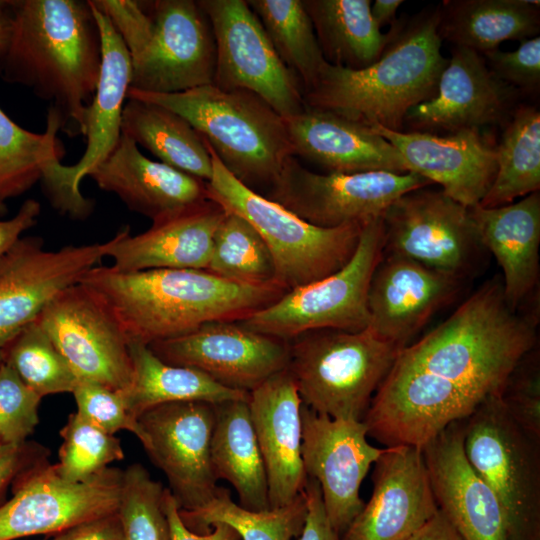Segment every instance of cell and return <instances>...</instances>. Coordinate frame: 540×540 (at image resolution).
I'll return each instance as SVG.
<instances>
[{
  "label": "cell",
  "mask_w": 540,
  "mask_h": 540,
  "mask_svg": "<svg viewBox=\"0 0 540 540\" xmlns=\"http://www.w3.org/2000/svg\"><path fill=\"white\" fill-rule=\"evenodd\" d=\"M0 78L49 103L69 136L84 135L101 73L102 37L89 0H10Z\"/></svg>",
  "instance_id": "cell-1"
},
{
  "label": "cell",
  "mask_w": 540,
  "mask_h": 540,
  "mask_svg": "<svg viewBox=\"0 0 540 540\" xmlns=\"http://www.w3.org/2000/svg\"><path fill=\"white\" fill-rule=\"evenodd\" d=\"M79 283L115 318L129 342L149 345L188 333L212 321H242L278 300L276 283L251 285L202 269L125 272L95 266Z\"/></svg>",
  "instance_id": "cell-2"
},
{
  "label": "cell",
  "mask_w": 540,
  "mask_h": 540,
  "mask_svg": "<svg viewBox=\"0 0 540 540\" xmlns=\"http://www.w3.org/2000/svg\"><path fill=\"white\" fill-rule=\"evenodd\" d=\"M536 341V320L506 302L499 280L486 282L446 320L398 353L394 365L423 371L484 402L501 396Z\"/></svg>",
  "instance_id": "cell-3"
},
{
  "label": "cell",
  "mask_w": 540,
  "mask_h": 540,
  "mask_svg": "<svg viewBox=\"0 0 540 540\" xmlns=\"http://www.w3.org/2000/svg\"><path fill=\"white\" fill-rule=\"evenodd\" d=\"M439 20V7L402 20L381 56L363 69L326 62L315 84L304 92L305 106L402 131L407 112L435 94L448 62L441 53Z\"/></svg>",
  "instance_id": "cell-4"
},
{
  "label": "cell",
  "mask_w": 540,
  "mask_h": 540,
  "mask_svg": "<svg viewBox=\"0 0 540 540\" xmlns=\"http://www.w3.org/2000/svg\"><path fill=\"white\" fill-rule=\"evenodd\" d=\"M158 104L186 119L223 166L256 191L269 188L295 157L284 118L257 94L214 84L159 94L129 88L127 99Z\"/></svg>",
  "instance_id": "cell-5"
},
{
  "label": "cell",
  "mask_w": 540,
  "mask_h": 540,
  "mask_svg": "<svg viewBox=\"0 0 540 540\" xmlns=\"http://www.w3.org/2000/svg\"><path fill=\"white\" fill-rule=\"evenodd\" d=\"M212 159L209 199L244 218L261 236L274 261L276 282L286 291L322 279L353 256L359 223L326 228L313 225L236 179L205 140Z\"/></svg>",
  "instance_id": "cell-6"
},
{
  "label": "cell",
  "mask_w": 540,
  "mask_h": 540,
  "mask_svg": "<svg viewBox=\"0 0 540 540\" xmlns=\"http://www.w3.org/2000/svg\"><path fill=\"white\" fill-rule=\"evenodd\" d=\"M288 343L287 370L302 404L334 419L363 420L401 350L368 327L316 330Z\"/></svg>",
  "instance_id": "cell-7"
},
{
  "label": "cell",
  "mask_w": 540,
  "mask_h": 540,
  "mask_svg": "<svg viewBox=\"0 0 540 540\" xmlns=\"http://www.w3.org/2000/svg\"><path fill=\"white\" fill-rule=\"evenodd\" d=\"M383 252L381 215L362 225L357 248L341 269L286 291L278 300L239 323L285 341L316 330H363L369 323L370 281Z\"/></svg>",
  "instance_id": "cell-8"
},
{
  "label": "cell",
  "mask_w": 540,
  "mask_h": 540,
  "mask_svg": "<svg viewBox=\"0 0 540 540\" xmlns=\"http://www.w3.org/2000/svg\"><path fill=\"white\" fill-rule=\"evenodd\" d=\"M536 439L508 411L501 396L482 402L463 424L465 456L497 497L512 540H523L539 519L540 472Z\"/></svg>",
  "instance_id": "cell-9"
},
{
  "label": "cell",
  "mask_w": 540,
  "mask_h": 540,
  "mask_svg": "<svg viewBox=\"0 0 540 540\" xmlns=\"http://www.w3.org/2000/svg\"><path fill=\"white\" fill-rule=\"evenodd\" d=\"M48 456L13 480V497L0 505V540L58 534L75 525L117 513L124 470L107 467L81 482L60 476Z\"/></svg>",
  "instance_id": "cell-10"
},
{
  "label": "cell",
  "mask_w": 540,
  "mask_h": 540,
  "mask_svg": "<svg viewBox=\"0 0 540 540\" xmlns=\"http://www.w3.org/2000/svg\"><path fill=\"white\" fill-rule=\"evenodd\" d=\"M431 185L414 172L320 174L291 157L264 196L313 225L333 228L363 224L402 195Z\"/></svg>",
  "instance_id": "cell-11"
},
{
  "label": "cell",
  "mask_w": 540,
  "mask_h": 540,
  "mask_svg": "<svg viewBox=\"0 0 540 540\" xmlns=\"http://www.w3.org/2000/svg\"><path fill=\"white\" fill-rule=\"evenodd\" d=\"M216 47L213 84L244 89L265 100L283 118L305 109L297 76L282 62L259 18L245 0H199Z\"/></svg>",
  "instance_id": "cell-12"
},
{
  "label": "cell",
  "mask_w": 540,
  "mask_h": 540,
  "mask_svg": "<svg viewBox=\"0 0 540 540\" xmlns=\"http://www.w3.org/2000/svg\"><path fill=\"white\" fill-rule=\"evenodd\" d=\"M89 1L100 29L103 56L98 86L85 115L86 149L77 163L67 166L56 162L40 180L51 205L59 213L77 220L86 219L93 212L94 201L81 194L79 185L118 143L131 82V59L123 40L109 18Z\"/></svg>",
  "instance_id": "cell-13"
},
{
  "label": "cell",
  "mask_w": 540,
  "mask_h": 540,
  "mask_svg": "<svg viewBox=\"0 0 540 540\" xmlns=\"http://www.w3.org/2000/svg\"><path fill=\"white\" fill-rule=\"evenodd\" d=\"M429 187L402 195L384 211L383 254L464 277L482 247L470 208Z\"/></svg>",
  "instance_id": "cell-14"
},
{
  "label": "cell",
  "mask_w": 540,
  "mask_h": 540,
  "mask_svg": "<svg viewBox=\"0 0 540 540\" xmlns=\"http://www.w3.org/2000/svg\"><path fill=\"white\" fill-rule=\"evenodd\" d=\"M153 33L131 60L132 89L169 94L213 84L216 47L210 21L194 0L143 1Z\"/></svg>",
  "instance_id": "cell-15"
},
{
  "label": "cell",
  "mask_w": 540,
  "mask_h": 540,
  "mask_svg": "<svg viewBox=\"0 0 540 540\" xmlns=\"http://www.w3.org/2000/svg\"><path fill=\"white\" fill-rule=\"evenodd\" d=\"M65 358L78 382L123 391L132 381L128 340L119 324L81 283L57 294L36 319Z\"/></svg>",
  "instance_id": "cell-16"
},
{
  "label": "cell",
  "mask_w": 540,
  "mask_h": 540,
  "mask_svg": "<svg viewBox=\"0 0 540 540\" xmlns=\"http://www.w3.org/2000/svg\"><path fill=\"white\" fill-rule=\"evenodd\" d=\"M138 423L145 435L143 448L167 478V487L180 510H195L216 494L211 464L214 404L173 402L141 413Z\"/></svg>",
  "instance_id": "cell-17"
},
{
  "label": "cell",
  "mask_w": 540,
  "mask_h": 540,
  "mask_svg": "<svg viewBox=\"0 0 540 540\" xmlns=\"http://www.w3.org/2000/svg\"><path fill=\"white\" fill-rule=\"evenodd\" d=\"M148 346L167 364L200 370L227 388L245 392L287 369L289 361L288 341L238 321L208 322Z\"/></svg>",
  "instance_id": "cell-18"
},
{
  "label": "cell",
  "mask_w": 540,
  "mask_h": 540,
  "mask_svg": "<svg viewBox=\"0 0 540 540\" xmlns=\"http://www.w3.org/2000/svg\"><path fill=\"white\" fill-rule=\"evenodd\" d=\"M301 424L304 471L318 482L327 518L341 537L364 507L361 483L384 448L367 441L362 420L334 419L302 404Z\"/></svg>",
  "instance_id": "cell-19"
},
{
  "label": "cell",
  "mask_w": 540,
  "mask_h": 540,
  "mask_svg": "<svg viewBox=\"0 0 540 540\" xmlns=\"http://www.w3.org/2000/svg\"><path fill=\"white\" fill-rule=\"evenodd\" d=\"M103 257V243L47 250L41 237H21L0 258V355L57 294Z\"/></svg>",
  "instance_id": "cell-20"
},
{
  "label": "cell",
  "mask_w": 540,
  "mask_h": 540,
  "mask_svg": "<svg viewBox=\"0 0 540 540\" xmlns=\"http://www.w3.org/2000/svg\"><path fill=\"white\" fill-rule=\"evenodd\" d=\"M518 93L491 71L482 54L452 46L435 94L413 106L404 124L413 131L430 133L482 130L509 120Z\"/></svg>",
  "instance_id": "cell-21"
},
{
  "label": "cell",
  "mask_w": 540,
  "mask_h": 540,
  "mask_svg": "<svg viewBox=\"0 0 540 540\" xmlns=\"http://www.w3.org/2000/svg\"><path fill=\"white\" fill-rule=\"evenodd\" d=\"M368 503L341 540H409L437 512L422 448H384L374 463Z\"/></svg>",
  "instance_id": "cell-22"
},
{
  "label": "cell",
  "mask_w": 540,
  "mask_h": 540,
  "mask_svg": "<svg viewBox=\"0 0 540 540\" xmlns=\"http://www.w3.org/2000/svg\"><path fill=\"white\" fill-rule=\"evenodd\" d=\"M370 127L398 150L410 172L439 184L446 195L468 208L480 204L495 178L496 143L482 130L440 136Z\"/></svg>",
  "instance_id": "cell-23"
},
{
  "label": "cell",
  "mask_w": 540,
  "mask_h": 540,
  "mask_svg": "<svg viewBox=\"0 0 540 540\" xmlns=\"http://www.w3.org/2000/svg\"><path fill=\"white\" fill-rule=\"evenodd\" d=\"M462 421L422 448L438 510L463 540H512L500 502L465 456Z\"/></svg>",
  "instance_id": "cell-24"
},
{
  "label": "cell",
  "mask_w": 540,
  "mask_h": 540,
  "mask_svg": "<svg viewBox=\"0 0 540 540\" xmlns=\"http://www.w3.org/2000/svg\"><path fill=\"white\" fill-rule=\"evenodd\" d=\"M462 277L383 254L368 289V328L400 349L447 304Z\"/></svg>",
  "instance_id": "cell-25"
},
{
  "label": "cell",
  "mask_w": 540,
  "mask_h": 540,
  "mask_svg": "<svg viewBox=\"0 0 540 540\" xmlns=\"http://www.w3.org/2000/svg\"><path fill=\"white\" fill-rule=\"evenodd\" d=\"M226 211L211 199L152 221L151 227L130 235L124 227L103 243L115 269L125 272L152 269L207 270L213 236Z\"/></svg>",
  "instance_id": "cell-26"
},
{
  "label": "cell",
  "mask_w": 540,
  "mask_h": 540,
  "mask_svg": "<svg viewBox=\"0 0 540 540\" xmlns=\"http://www.w3.org/2000/svg\"><path fill=\"white\" fill-rule=\"evenodd\" d=\"M249 409L264 461L270 508L291 503L307 481L301 444L302 401L287 369L249 392Z\"/></svg>",
  "instance_id": "cell-27"
},
{
  "label": "cell",
  "mask_w": 540,
  "mask_h": 540,
  "mask_svg": "<svg viewBox=\"0 0 540 540\" xmlns=\"http://www.w3.org/2000/svg\"><path fill=\"white\" fill-rule=\"evenodd\" d=\"M87 176L101 190L116 194L129 210L152 221L209 199L206 181L149 159L124 134Z\"/></svg>",
  "instance_id": "cell-28"
},
{
  "label": "cell",
  "mask_w": 540,
  "mask_h": 540,
  "mask_svg": "<svg viewBox=\"0 0 540 540\" xmlns=\"http://www.w3.org/2000/svg\"><path fill=\"white\" fill-rule=\"evenodd\" d=\"M284 120L295 157L330 173L410 172L398 150L370 126L309 107Z\"/></svg>",
  "instance_id": "cell-29"
},
{
  "label": "cell",
  "mask_w": 540,
  "mask_h": 540,
  "mask_svg": "<svg viewBox=\"0 0 540 540\" xmlns=\"http://www.w3.org/2000/svg\"><path fill=\"white\" fill-rule=\"evenodd\" d=\"M479 241L503 272V293L514 310L534 290L539 279L540 193L508 205L470 208Z\"/></svg>",
  "instance_id": "cell-30"
},
{
  "label": "cell",
  "mask_w": 540,
  "mask_h": 540,
  "mask_svg": "<svg viewBox=\"0 0 540 540\" xmlns=\"http://www.w3.org/2000/svg\"><path fill=\"white\" fill-rule=\"evenodd\" d=\"M248 401L214 404L211 464L216 479L233 486L239 505L251 511H264L270 509L267 475Z\"/></svg>",
  "instance_id": "cell-31"
},
{
  "label": "cell",
  "mask_w": 540,
  "mask_h": 540,
  "mask_svg": "<svg viewBox=\"0 0 540 540\" xmlns=\"http://www.w3.org/2000/svg\"><path fill=\"white\" fill-rule=\"evenodd\" d=\"M442 40L480 54L506 40L524 41L540 32V2L530 0H449L439 6Z\"/></svg>",
  "instance_id": "cell-32"
},
{
  "label": "cell",
  "mask_w": 540,
  "mask_h": 540,
  "mask_svg": "<svg viewBox=\"0 0 540 540\" xmlns=\"http://www.w3.org/2000/svg\"><path fill=\"white\" fill-rule=\"evenodd\" d=\"M325 61L352 70L374 63L402 20L383 33L371 15L370 0H302Z\"/></svg>",
  "instance_id": "cell-33"
},
{
  "label": "cell",
  "mask_w": 540,
  "mask_h": 540,
  "mask_svg": "<svg viewBox=\"0 0 540 540\" xmlns=\"http://www.w3.org/2000/svg\"><path fill=\"white\" fill-rule=\"evenodd\" d=\"M128 347L132 381L119 392L128 412L136 419L144 411L166 403L249 400V392L227 388L200 370L165 363L146 344L129 342Z\"/></svg>",
  "instance_id": "cell-34"
},
{
  "label": "cell",
  "mask_w": 540,
  "mask_h": 540,
  "mask_svg": "<svg viewBox=\"0 0 540 540\" xmlns=\"http://www.w3.org/2000/svg\"><path fill=\"white\" fill-rule=\"evenodd\" d=\"M121 131L162 163L206 182L211 179L212 159L205 139L176 112L129 98L122 112Z\"/></svg>",
  "instance_id": "cell-35"
},
{
  "label": "cell",
  "mask_w": 540,
  "mask_h": 540,
  "mask_svg": "<svg viewBox=\"0 0 540 540\" xmlns=\"http://www.w3.org/2000/svg\"><path fill=\"white\" fill-rule=\"evenodd\" d=\"M495 178L479 206L494 208L540 190V112L516 108L496 144Z\"/></svg>",
  "instance_id": "cell-36"
},
{
  "label": "cell",
  "mask_w": 540,
  "mask_h": 540,
  "mask_svg": "<svg viewBox=\"0 0 540 540\" xmlns=\"http://www.w3.org/2000/svg\"><path fill=\"white\" fill-rule=\"evenodd\" d=\"M307 512L304 490L287 505L251 511L234 502L230 491L221 487L204 506L190 511L179 509L189 530L205 534L215 523H224L237 532L240 540H292L300 536Z\"/></svg>",
  "instance_id": "cell-37"
},
{
  "label": "cell",
  "mask_w": 540,
  "mask_h": 540,
  "mask_svg": "<svg viewBox=\"0 0 540 540\" xmlns=\"http://www.w3.org/2000/svg\"><path fill=\"white\" fill-rule=\"evenodd\" d=\"M60 130L51 108L40 134L23 129L0 108V204L28 191L52 164L61 162L65 151L57 137Z\"/></svg>",
  "instance_id": "cell-38"
},
{
  "label": "cell",
  "mask_w": 540,
  "mask_h": 540,
  "mask_svg": "<svg viewBox=\"0 0 540 540\" xmlns=\"http://www.w3.org/2000/svg\"><path fill=\"white\" fill-rule=\"evenodd\" d=\"M282 62L299 79L303 95L326 63L302 0H247Z\"/></svg>",
  "instance_id": "cell-39"
},
{
  "label": "cell",
  "mask_w": 540,
  "mask_h": 540,
  "mask_svg": "<svg viewBox=\"0 0 540 540\" xmlns=\"http://www.w3.org/2000/svg\"><path fill=\"white\" fill-rule=\"evenodd\" d=\"M207 270L234 282L277 284L274 261L265 242L244 218L232 212L226 211L215 231Z\"/></svg>",
  "instance_id": "cell-40"
},
{
  "label": "cell",
  "mask_w": 540,
  "mask_h": 540,
  "mask_svg": "<svg viewBox=\"0 0 540 540\" xmlns=\"http://www.w3.org/2000/svg\"><path fill=\"white\" fill-rule=\"evenodd\" d=\"M0 362L11 367L38 396L72 393L78 379L50 337L34 320L3 349Z\"/></svg>",
  "instance_id": "cell-41"
},
{
  "label": "cell",
  "mask_w": 540,
  "mask_h": 540,
  "mask_svg": "<svg viewBox=\"0 0 540 540\" xmlns=\"http://www.w3.org/2000/svg\"><path fill=\"white\" fill-rule=\"evenodd\" d=\"M164 489L139 463L124 470L117 510L124 540H171Z\"/></svg>",
  "instance_id": "cell-42"
},
{
  "label": "cell",
  "mask_w": 540,
  "mask_h": 540,
  "mask_svg": "<svg viewBox=\"0 0 540 540\" xmlns=\"http://www.w3.org/2000/svg\"><path fill=\"white\" fill-rule=\"evenodd\" d=\"M63 439L56 469L71 482H81L109 467L125 455L120 440L94 426L77 412L68 416L59 432Z\"/></svg>",
  "instance_id": "cell-43"
},
{
  "label": "cell",
  "mask_w": 540,
  "mask_h": 540,
  "mask_svg": "<svg viewBox=\"0 0 540 540\" xmlns=\"http://www.w3.org/2000/svg\"><path fill=\"white\" fill-rule=\"evenodd\" d=\"M41 397L0 362V443H22L39 423Z\"/></svg>",
  "instance_id": "cell-44"
},
{
  "label": "cell",
  "mask_w": 540,
  "mask_h": 540,
  "mask_svg": "<svg viewBox=\"0 0 540 540\" xmlns=\"http://www.w3.org/2000/svg\"><path fill=\"white\" fill-rule=\"evenodd\" d=\"M72 394L76 412L85 420L111 435L126 430L133 433L141 444L144 443L141 426L128 412L119 391L97 383L78 382Z\"/></svg>",
  "instance_id": "cell-45"
},
{
  "label": "cell",
  "mask_w": 540,
  "mask_h": 540,
  "mask_svg": "<svg viewBox=\"0 0 540 540\" xmlns=\"http://www.w3.org/2000/svg\"><path fill=\"white\" fill-rule=\"evenodd\" d=\"M488 67L519 92H534L540 85V37L526 39L513 51L495 49L482 54Z\"/></svg>",
  "instance_id": "cell-46"
},
{
  "label": "cell",
  "mask_w": 540,
  "mask_h": 540,
  "mask_svg": "<svg viewBox=\"0 0 540 540\" xmlns=\"http://www.w3.org/2000/svg\"><path fill=\"white\" fill-rule=\"evenodd\" d=\"M111 21L123 40L130 59L139 56L147 46L153 33V20L143 1L92 0Z\"/></svg>",
  "instance_id": "cell-47"
},
{
  "label": "cell",
  "mask_w": 540,
  "mask_h": 540,
  "mask_svg": "<svg viewBox=\"0 0 540 540\" xmlns=\"http://www.w3.org/2000/svg\"><path fill=\"white\" fill-rule=\"evenodd\" d=\"M501 398L518 424L532 437H540V385L538 375L516 380Z\"/></svg>",
  "instance_id": "cell-48"
},
{
  "label": "cell",
  "mask_w": 540,
  "mask_h": 540,
  "mask_svg": "<svg viewBox=\"0 0 540 540\" xmlns=\"http://www.w3.org/2000/svg\"><path fill=\"white\" fill-rule=\"evenodd\" d=\"M48 456L43 446L27 441L0 443V501L14 478L36 460Z\"/></svg>",
  "instance_id": "cell-49"
},
{
  "label": "cell",
  "mask_w": 540,
  "mask_h": 540,
  "mask_svg": "<svg viewBox=\"0 0 540 540\" xmlns=\"http://www.w3.org/2000/svg\"><path fill=\"white\" fill-rule=\"evenodd\" d=\"M307 499V516L298 540H341L332 528L325 513L322 494L318 482L310 477L304 487Z\"/></svg>",
  "instance_id": "cell-50"
},
{
  "label": "cell",
  "mask_w": 540,
  "mask_h": 540,
  "mask_svg": "<svg viewBox=\"0 0 540 540\" xmlns=\"http://www.w3.org/2000/svg\"><path fill=\"white\" fill-rule=\"evenodd\" d=\"M164 511L168 519L171 540H240L237 532L227 524L215 523L211 531L197 534L183 523L179 507L170 490L164 489Z\"/></svg>",
  "instance_id": "cell-51"
},
{
  "label": "cell",
  "mask_w": 540,
  "mask_h": 540,
  "mask_svg": "<svg viewBox=\"0 0 540 540\" xmlns=\"http://www.w3.org/2000/svg\"><path fill=\"white\" fill-rule=\"evenodd\" d=\"M40 211L38 201L27 199L12 218L0 220V258L16 244L26 230L37 223Z\"/></svg>",
  "instance_id": "cell-52"
},
{
  "label": "cell",
  "mask_w": 540,
  "mask_h": 540,
  "mask_svg": "<svg viewBox=\"0 0 540 540\" xmlns=\"http://www.w3.org/2000/svg\"><path fill=\"white\" fill-rule=\"evenodd\" d=\"M118 514H111L75 525L54 536L53 540H117L122 537Z\"/></svg>",
  "instance_id": "cell-53"
},
{
  "label": "cell",
  "mask_w": 540,
  "mask_h": 540,
  "mask_svg": "<svg viewBox=\"0 0 540 540\" xmlns=\"http://www.w3.org/2000/svg\"><path fill=\"white\" fill-rule=\"evenodd\" d=\"M409 540H463L444 515L438 512Z\"/></svg>",
  "instance_id": "cell-54"
},
{
  "label": "cell",
  "mask_w": 540,
  "mask_h": 540,
  "mask_svg": "<svg viewBox=\"0 0 540 540\" xmlns=\"http://www.w3.org/2000/svg\"><path fill=\"white\" fill-rule=\"evenodd\" d=\"M402 0H375L371 4V15L377 25L382 28L386 24H394L396 20V12Z\"/></svg>",
  "instance_id": "cell-55"
},
{
  "label": "cell",
  "mask_w": 540,
  "mask_h": 540,
  "mask_svg": "<svg viewBox=\"0 0 540 540\" xmlns=\"http://www.w3.org/2000/svg\"><path fill=\"white\" fill-rule=\"evenodd\" d=\"M12 12L10 0H0V58L5 53L11 34Z\"/></svg>",
  "instance_id": "cell-56"
},
{
  "label": "cell",
  "mask_w": 540,
  "mask_h": 540,
  "mask_svg": "<svg viewBox=\"0 0 540 540\" xmlns=\"http://www.w3.org/2000/svg\"><path fill=\"white\" fill-rule=\"evenodd\" d=\"M5 212V205L4 204H0V214Z\"/></svg>",
  "instance_id": "cell-57"
},
{
  "label": "cell",
  "mask_w": 540,
  "mask_h": 540,
  "mask_svg": "<svg viewBox=\"0 0 540 540\" xmlns=\"http://www.w3.org/2000/svg\"><path fill=\"white\" fill-rule=\"evenodd\" d=\"M117 540H124V538H123V536H122V537H120V538H119V539H117Z\"/></svg>",
  "instance_id": "cell-58"
}]
</instances>
